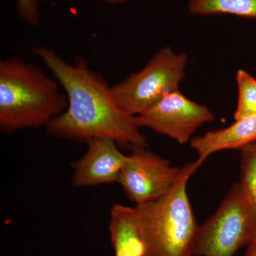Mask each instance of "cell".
<instances>
[{
  "mask_svg": "<svg viewBox=\"0 0 256 256\" xmlns=\"http://www.w3.org/2000/svg\"><path fill=\"white\" fill-rule=\"evenodd\" d=\"M32 52L50 70L68 98L65 111L46 128L54 138L86 144L107 139L132 148H148L134 116L120 108L112 87L82 57L66 62L48 47L32 45Z\"/></svg>",
  "mask_w": 256,
  "mask_h": 256,
  "instance_id": "cell-1",
  "label": "cell"
},
{
  "mask_svg": "<svg viewBox=\"0 0 256 256\" xmlns=\"http://www.w3.org/2000/svg\"><path fill=\"white\" fill-rule=\"evenodd\" d=\"M60 84L40 66L18 56L0 62V128L12 132L46 128L68 106Z\"/></svg>",
  "mask_w": 256,
  "mask_h": 256,
  "instance_id": "cell-2",
  "label": "cell"
},
{
  "mask_svg": "<svg viewBox=\"0 0 256 256\" xmlns=\"http://www.w3.org/2000/svg\"><path fill=\"white\" fill-rule=\"evenodd\" d=\"M202 164L197 160L184 165L168 193L136 206L146 240V256H194L200 226L188 198V184Z\"/></svg>",
  "mask_w": 256,
  "mask_h": 256,
  "instance_id": "cell-3",
  "label": "cell"
},
{
  "mask_svg": "<svg viewBox=\"0 0 256 256\" xmlns=\"http://www.w3.org/2000/svg\"><path fill=\"white\" fill-rule=\"evenodd\" d=\"M256 235V210L240 182L198 227L194 256H234Z\"/></svg>",
  "mask_w": 256,
  "mask_h": 256,
  "instance_id": "cell-4",
  "label": "cell"
},
{
  "mask_svg": "<svg viewBox=\"0 0 256 256\" xmlns=\"http://www.w3.org/2000/svg\"><path fill=\"white\" fill-rule=\"evenodd\" d=\"M188 58L170 47H163L140 70L112 86L116 102L130 116H140L166 94L180 90Z\"/></svg>",
  "mask_w": 256,
  "mask_h": 256,
  "instance_id": "cell-5",
  "label": "cell"
},
{
  "mask_svg": "<svg viewBox=\"0 0 256 256\" xmlns=\"http://www.w3.org/2000/svg\"><path fill=\"white\" fill-rule=\"evenodd\" d=\"M146 148H133L118 181L136 206L168 193L182 172V168L172 166L169 160Z\"/></svg>",
  "mask_w": 256,
  "mask_h": 256,
  "instance_id": "cell-6",
  "label": "cell"
},
{
  "mask_svg": "<svg viewBox=\"0 0 256 256\" xmlns=\"http://www.w3.org/2000/svg\"><path fill=\"white\" fill-rule=\"evenodd\" d=\"M134 118L139 127L149 128L182 144L191 141L196 130L212 122L214 116L206 106L190 100L178 90L166 94Z\"/></svg>",
  "mask_w": 256,
  "mask_h": 256,
  "instance_id": "cell-7",
  "label": "cell"
},
{
  "mask_svg": "<svg viewBox=\"0 0 256 256\" xmlns=\"http://www.w3.org/2000/svg\"><path fill=\"white\" fill-rule=\"evenodd\" d=\"M87 144L86 152L72 164V186L78 188L118 182L128 156L110 140H94Z\"/></svg>",
  "mask_w": 256,
  "mask_h": 256,
  "instance_id": "cell-8",
  "label": "cell"
},
{
  "mask_svg": "<svg viewBox=\"0 0 256 256\" xmlns=\"http://www.w3.org/2000/svg\"><path fill=\"white\" fill-rule=\"evenodd\" d=\"M256 141V114L235 120L223 129L208 131L190 141L192 149L203 164L210 156L217 152L239 150Z\"/></svg>",
  "mask_w": 256,
  "mask_h": 256,
  "instance_id": "cell-9",
  "label": "cell"
},
{
  "mask_svg": "<svg viewBox=\"0 0 256 256\" xmlns=\"http://www.w3.org/2000/svg\"><path fill=\"white\" fill-rule=\"evenodd\" d=\"M114 256H146V246L136 207L116 204L109 224Z\"/></svg>",
  "mask_w": 256,
  "mask_h": 256,
  "instance_id": "cell-10",
  "label": "cell"
},
{
  "mask_svg": "<svg viewBox=\"0 0 256 256\" xmlns=\"http://www.w3.org/2000/svg\"><path fill=\"white\" fill-rule=\"evenodd\" d=\"M188 8L192 14L200 16L232 14L256 18V0H188Z\"/></svg>",
  "mask_w": 256,
  "mask_h": 256,
  "instance_id": "cell-11",
  "label": "cell"
},
{
  "mask_svg": "<svg viewBox=\"0 0 256 256\" xmlns=\"http://www.w3.org/2000/svg\"><path fill=\"white\" fill-rule=\"evenodd\" d=\"M238 102L234 112L235 120L256 114V78L246 70L239 69L236 74Z\"/></svg>",
  "mask_w": 256,
  "mask_h": 256,
  "instance_id": "cell-12",
  "label": "cell"
},
{
  "mask_svg": "<svg viewBox=\"0 0 256 256\" xmlns=\"http://www.w3.org/2000/svg\"><path fill=\"white\" fill-rule=\"evenodd\" d=\"M240 151V184L256 210V141Z\"/></svg>",
  "mask_w": 256,
  "mask_h": 256,
  "instance_id": "cell-13",
  "label": "cell"
},
{
  "mask_svg": "<svg viewBox=\"0 0 256 256\" xmlns=\"http://www.w3.org/2000/svg\"><path fill=\"white\" fill-rule=\"evenodd\" d=\"M16 12L22 21L36 28L41 20L40 0H16Z\"/></svg>",
  "mask_w": 256,
  "mask_h": 256,
  "instance_id": "cell-14",
  "label": "cell"
},
{
  "mask_svg": "<svg viewBox=\"0 0 256 256\" xmlns=\"http://www.w3.org/2000/svg\"><path fill=\"white\" fill-rule=\"evenodd\" d=\"M244 256H256V235L247 246L246 252Z\"/></svg>",
  "mask_w": 256,
  "mask_h": 256,
  "instance_id": "cell-15",
  "label": "cell"
},
{
  "mask_svg": "<svg viewBox=\"0 0 256 256\" xmlns=\"http://www.w3.org/2000/svg\"><path fill=\"white\" fill-rule=\"evenodd\" d=\"M98 1H100L101 2L106 3L108 4L117 5L124 4V3L130 1V0H98Z\"/></svg>",
  "mask_w": 256,
  "mask_h": 256,
  "instance_id": "cell-16",
  "label": "cell"
}]
</instances>
